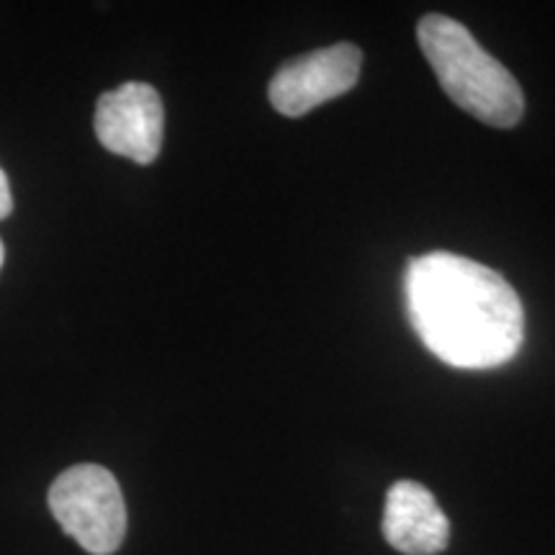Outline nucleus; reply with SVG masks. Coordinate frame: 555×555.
Instances as JSON below:
<instances>
[{"mask_svg": "<svg viewBox=\"0 0 555 555\" xmlns=\"http://www.w3.org/2000/svg\"><path fill=\"white\" fill-rule=\"evenodd\" d=\"M412 327L437 360L483 371L509 363L525 339V309L496 270L453 253H429L404 275Z\"/></svg>", "mask_w": 555, "mask_h": 555, "instance_id": "f257e3e1", "label": "nucleus"}, {"mask_svg": "<svg viewBox=\"0 0 555 555\" xmlns=\"http://www.w3.org/2000/svg\"><path fill=\"white\" fill-rule=\"evenodd\" d=\"M422 52L448 99L489 127L512 129L525 114V95L515 75L491 57L455 18L429 13L416 26Z\"/></svg>", "mask_w": 555, "mask_h": 555, "instance_id": "f03ea898", "label": "nucleus"}, {"mask_svg": "<svg viewBox=\"0 0 555 555\" xmlns=\"http://www.w3.org/2000/svg\"><path fill=\"white\" fill-rule=\"evenodd\" d=\"M54 519L82 551L116 553L127 535V504L108 468L80 463L57 476L50 489Z\"/></svg>", "mask_w": 555, "mask_h": 555, "instance_id": "7ed1b4c3", "label": "nucleus"}, {"mask_svg": "<svg viewBox=\"0 0 555 555\" xmlns=\"http://www.w3.org/2000/svg\"><path fill=\"white\" fill-rule=\"evenodd\" d=\"M360 65H363V52L347 41L301 54L273 75L268 88L270 106L281 116L298 119L356 88Z\"/></svg>", "mask_w": 555, "mask_h": 555, "instance_id": "20e7f679", "label": "nucleus"}, {"mask_svg": "<svg viewBox=\"0 0 555 555\" xmlns=\"http://www.w3.org/2000/svg\"><path fill=\"white\" fill-rule=\"evenodd\" d=\"M93 124L103 147L134 159L137 165L155 163L163 150L165 108L159 93L147 82H124L103 93Z\"/></svg>", "mask_w": 555, "mask_h": 555, "instance_id": "39448f33", "label": "nucleus"}, {"mask_svg": "<svg viewBox=\"0 0 555 555\" xmlns=\"http://www.w3.org/2000/svg\"><path fill=\"white\" fill-rule=\"evenodd\" d=\"M384 538L404 555H437L448 547L450 522L433 491L416 481H397L386 494Z\"/></svg>", "mask_w": 555, "mask_h": 555, "instance_id": "423d86ee", "label": "nucleus"}, {"mask_svg": "<svg viewBox=\"0 0 555 555\" xmlns=\"http://www.w3.org/2000/svg\"><path fill=\"white\" fill-rule=\"evenodd\" d=\"M13 211V193H11V183L5 178L3 168H0V219L11 217Z\"/></svg>", "mask_w": 555, "mask_h": 555, "instance_id": "0eeeda50", "label": "nucleus"}, {"mask_svg": "<svg viewBox=\"0 0 555 555\" xmlns=\"http://www.w3.org/2000/svg\"><path fill=\"white\" fill-rule=\"evenodd\" d=\"M3 262H5V247L3 242H0V268H3Z\"/></svg>", "mask_w": 555, "mask_h": 555, "instance_id": "6e6552de", "label": "nucleus"}]
</instances>
